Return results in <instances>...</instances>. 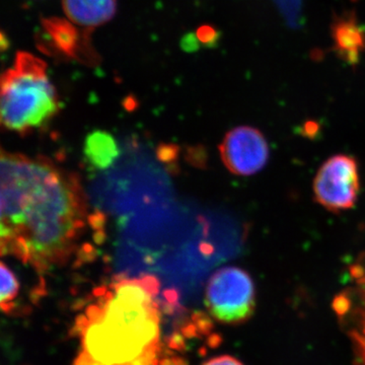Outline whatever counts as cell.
Wrapping results in <instances>:
<instances>
[{"mask_svg":"<svg viewBox=\"0 0 365 365\" xmlns=\"http://www.w3.org/2000/svg\"><path fill=\"white\" fill-rule=\"evenodd\" d=\"M197 37H198V39L200 40L201 42H203L204 44H211V43L216 41L217 32H216L215 29L211 28V26H203L199 29L198 33H197Z\"/></svg>","mask_w":365,"mask_h":365,"instance_id":"13","label":"cell"},{"mask_svg":"<svg viewBox=\"0 0 365 365\" xmlns=\"http://www.w3.org/2000/svg\"><path fill=\"white\" fill-rule=\"evenodd\" d=\"M83 153L91 167L98 170L109 169L120 155L116 139L102 130L91 132L86 136Z\"/></svg>","mask_w":365,"mask_h":365,"instance_id":"10","label":"cell"},{"mask_svg":"<svg viewBox=\"0 0 365 365\" xmlns=\"http://www.w3.org/2000/svg\"><path fill=\"white\" fill-rule=\"evenodd\" d=\"M353 285L338 295L334 309L351 339L356 365H365V253L349 269Z\"/></svg>","mask_w":365,"mask_h":365,"instance_id":"7","label":"cell"},{"mask_svg":"<svg viewBox=\"0 0 365 365\" xmlns=\"http://www.w3.org/2000/svg\"><path fill=\"white\" fill-rule=\"evenodd\" d=\"M209 314L225 325H241L256 309V287L244 269L228 266L216 271L204 297Z\"/></svg>","mask_w":365,"mask_h":365,"instance_id":"4","label":"cell"},{"mask_svg":"<svg viewBox=\"0 0 365 365\" xmlns=\"http://www.w3.org/2000/svg\"><path fill=\"white\" fill-rule=\"evenodd\" d=\"M158 288L151 276L121 278L98 288L74 323L81 351L73 365H160Z\"/></svg>","mask_w":365,"mask_h":365,"instance_id":"2","label":"cell"},{"mask_svg":"<svg viewBox=\"0 0 365 365\" xmlns=\"http://www.w3.org/2000/svg\"><path fill=\"white\" fill-rule=\"evenodd\" d=\"M1 290H0V302L4 313H11L16 307V299L20 290V283L11 268L1 263Z\"/></svg>","mask_w":365,"mask_h":365,"instance_id":"11","label":"cell"},{"mask_svg":"<svg viewBox=\"0 0 365 365\" xmlns=\"http://www.w3.org/2000/svg\"><path fill=\"white\" fill-rule=\"evenodd\" d=\"M0 174L1 254L39 271L63 264L86 227L78 179L45 158L4 151Z\"/></svg>","mask_w":365,"mask_h":365,"instance_id":"1","label":"cell"},{"mask_svg":"<svg viewBox=\"0 0 365 365\" xmlns=\"http://www.w3.org/2000/svg\"><path fill=\"white\" fill-rule=\"evenodd\" d=\"M202 365H244L235 357L230 355H220L204 362Z\"/></svg>","mask_w":365,"mask_h":365,"instance_id":"14","label":"cell"},{"mask_svg":"<svg viewBox=\"0 0 365 365\" xmlns=\"http://www.w3.org/2000/svg\"><path fill=\"white\" fill-rule=\"evenodd\" d=\"M62 7L72 24L93 29L114 18L117 0H62Z\"/></svg>","mask_w":365,"mask_h":365,"instance_id":"9","label":"cell"},{"mask_svg":"<svg viewBox=\"0 0 365 365\" xmlns=\"http://www.w3.org/2000/svg\"><path fill=\"white\" fill-rule=\"evenodd\" d=\"M48 25V31L51 33L53 39L61 50L66 52L73 50L72 48L76 44V34L74 32L73 26L60 21H55V23L49 21Z\"/></svg>","mask_w":365,"mask_h":365,"instance_id":"12","label":"cell"},{"mask_svg":"<svg viewBox=\"0 0 365 365\" xmlns=\"http://www.w3.org/2000/svg\"><path fill=\"white\" fill-rule=\"evenodd\" d=\"M317 202L331 212L349 210L360 189L359 163L351 155H333L319 168L314 180Z\"/></svg>","mask_w":365,"mask_h":365,"instance_id":"5","label":"cell"},{"mask_svg":"<svg viewBox=\"0 0 365 365\" xmlns=\"http://www.w3.org/2000/svg\"><path fill=\"white\" fill-rule=\"evenodd\" d=\"M220 153L230 173L237 176H253L267 165L269 145L259 129L239 126L225 134L220 145Z\"/></svg>","mask_w":365,"mask_h":365,"instance_id":"6","label":"cell"},{"mask_svg":"<svg viewBox=\"0 0 365 365\" xmlns=\"http://www.w3.org/2000/svg\"><path fill=\"white\" fill-rule=\"evenodd\" d=\"M331 38L336 55L348 66H359L365 53V28L354 11H345L334 16Z\"/></svg>","mask_w":365,"mask_h":365,"instance_id":"8","label":"cell"},{"mask_svg":"<svg viewBox=\"0 0 365 365\" xmlns=\"http://www.w3.org/2000/svg\"><path fill=\"white\" fill-rule=\"evenodd\" d=\"M0 98L2 126L16 133L41 128L59 111L47 66L30 53H18L14 67L2 74Z\"/></svg>","mask_w":365,"mask_h":365,"instance_id":"3","label":"cell"}]
</instances>
